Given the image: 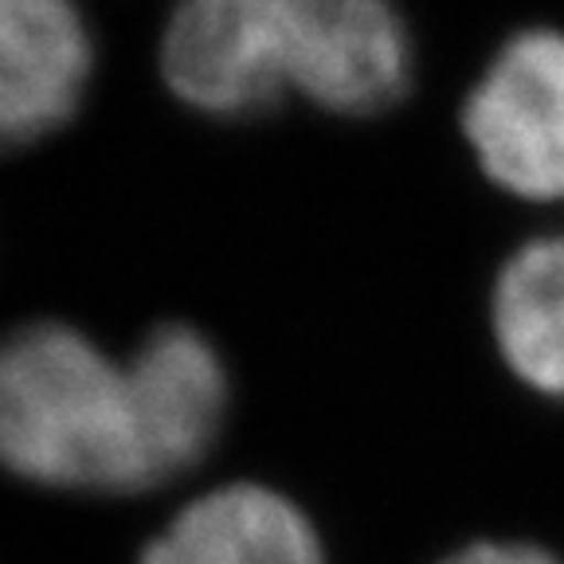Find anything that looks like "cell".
I'll use <instances>...</instances> for the list:
<instances>
[{
	"mask_svg": "<svg viewBox=\"0 0 564 564\" xmlns=\"http://www.w3.org/2000/svg\"><path fill=\"white\" fill-rule=\"evenodd\" d=\"M0 475L47 494H145L126 357L63 317L0 334Z\"/></svg>",
	"mask_w": 564,
	"mask_h": 564,
	"instance_id": "6da1fadb",
	"label": "cell"
},
{
	"mask_svg": "<svg viewBox=\"0 0 564 564\" xmlns=\"http://www.w3.org/2000/svg\"><path fill=\"white\" fill-rule=\"evenodd\" d=\"M279 95L334 115H377L412 83V35L380 0H267Z\"/></svg>",
	"mask_w": 564,
	"mask_h": 564,
	"instance_id": "7a4b0ae2",
	"label": "cell"
},
{
	"mask_svg": "<svg viewBox=\"0 0 564 564\" xmlns=\"http://www.w3.org/2000/svg\"><path fill=\"white\" fill-rule=\"evenodd\" d=\"M482 173L521 200H564V32L525 28L498 47L463 102Z\"/></svg>",
	"mask_w": 564,
	"mask_h": 564,
	"instance_id": "3957f363",
	"label": "cell"
},
{
	"mask_svg": "<svg viewBox=\"0 0 564 564\" xmlns=\"http://www.w3.org/2000/svg\"><path fill=\"white\" fill-rule=\"evenodd\" d=\"M145 486L193 470L220 440L228 415V369L220 349L185 322H169L126 352Z\"/></svg>",
	"mask_w": 564,
	"mask_h": 564,
	"instance_id": "277c9868",
	"label": "cell"
},
{
	"mask_svg": "<svg viewBox=\"0 0 564 564\" xmlns=\"http://www.w3.org/2000/svg\"><path fill=\"white\" fill-rule=\"evenodd\" d=\"M95 79V32L67 0H0V158L75 122Z\"/></svg>",
	"mask_w": 564,
	"mask_h": 564,
	"instance_id": "5b68a950",
	"label": "cell"
},
{
	"mask_svg": "<svg viewBox=\"0 0 564 564\" xmlns=\"http://www.w3.org/2000/svg\"><path fill=\"white\" fill-rule=\"evenodd\" d=\"M161 79L200 115L239 118L279 102L267 44V0H193L169 17Z\"/></svg>",
	"mask_w": 564,
	"mask_h": 564,
	"instance_id": "8992f818",
	"label": "cell"
},
{
	"mask_svg": "<svg viewBox=\"0 0 564 564\" xmlns=\"http://www.w3.org/2000/svg\"><path fill=\"white\" fill-rule=\"evenodd\" d=\"M138 564H326V553L314 521L286 494L231 482L176 510Z\"/></svg>",
	"mask_w": 564,
	"mask_h": 564,
	"instance_id": "52a82bcc",
	"label": "cell"
},
{
	"mask_svg": "<svg viewBox=\"0 0 564 564\" xmlns=\"http://www.w3.org/2000/svg\"><path fill=\"white\" fill-rule=\"evenodd\" d=\"M490 326L513 377L564 400V231L529 239L506 259L494 282Z\"/></svg>",
	"mask_w": 564,
	"mask_h": 564,
	"instance_id": "ba28073f",
	"label": "cell"
},
{
	"mask_svg": "<svg viewBox=\"0 0 564 564\" xmlns=\"http://www.w3.org/2000/svg\"><path fill=\"white\" fill-rule=\"evenodd\" d=\"M440 564H564L556 553L529 541H475V545L458 549L443 556Z\"/></svg>",
	"mask_w": 564,
	"mask_h": 564,
	"instance_id": "9c48e42d",
	"label": "cell"
}]
</instances>
